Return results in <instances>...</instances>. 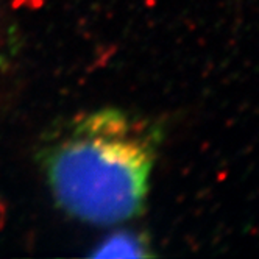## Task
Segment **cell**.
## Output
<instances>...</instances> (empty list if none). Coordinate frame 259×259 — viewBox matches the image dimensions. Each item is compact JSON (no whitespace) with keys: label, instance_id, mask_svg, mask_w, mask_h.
Listing matches in <instances>:
<instances>
[{"label":"cell","instance_id":"6da1fadb","mask_svg":"<svg viewBox=\"0 0 259 259\" xmlns=\"http://www.w3.org/2000/svg\"><path fill=\"white\" fill-rule=\"evenodd\" d=\"M156 147L150 122L128 109L100 108L53 123L36 158L60 209L106 227L142 212Z\"/></svg>","mask_w":259,"mask_h":259},{"label":"cell","instance_id":"7a4b0ae2","mask_svg":"<svg viewBox=\"0 0 259 259\" xmlns=\"http://www.w3.org/2000/svg\"><path fill=\"white\" fill-rule=\"evenodd\" d=\"M145 247L144 245V240L135 234H119V236H114L111 237L109 240L102 245V250L97 253V254H114V256H122V250L125 256H142V254H147L145 250L142 248Z\"/></svg>","mask_w":259,"mask_h":259}]
</instances>
